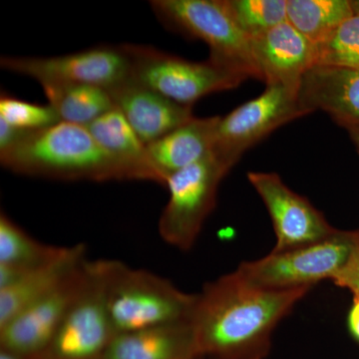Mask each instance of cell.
<instances>
[{
	"instance_id": "1",
	"label": "cell",
	"mask_w": 359,
	"mask_h": 359,
	"mask_svg": "<svg viewBox=\"0 0 359 359\" xmlns=\"http://www.w3.org/2000/svg\"><path fill=\"white\" fill-rule=\"evenodd\" d=\"M311 289H259L235 271L205 283L191 320L201 358H266L273 330Z\"/></svg>"
},
{
	"instance_id": "2",
	"label": "cell",
	"mask_w": 359,
	"mask_h": 359,
	"mask_svg": "<svg viewBox=\"0 0 359 359\" xmlns=\"http://www.w3.org/2000/svg\"><path fill=\"white\" fill-rule=\"evenodd\" d=\"M2 167L13 173L65 181H137L133 172L109 154L87 127L68 122L26 131L0 151Z\"/></svg>"
},
{
	"instance_id": "3",
	"label": "cell",
	"mask_w": 359,
	"mask_h": 359,
	"mask_svg": "<svg viewBox=\"0 0 359 359\" xmlns=\"http://www.w3.org/2000/svg\"><path fill=\"white\" fill-rule=\"evenodd\" d=\"M106 294L116 335L191 323L198 301L167 278L115 259H106Z\"/></svg>"
},
{
	"instance_id": "4",
	"label": "cell",
	"mask_w": 359,
	"mask_h": 359,
	"mask_svg": "<svg viewBox=\"0 0 359 359\" xmlns=\"http://www.w3.org/2000/svg\"><path fill=\"white\" fill-rule=\"evenodd\" d=\"M153 11L166 27L204 41L217 65L262 80L250 39L233 20L224 0H153Z\"/></svg>"
},
{
	"instance_id": "5",
	"label": "cell",
	"mask_w": 359,
	"mask_h": 359,
	"mask_svg": "<svg viewBox=\"0 0 359 359\" xmlns=\"http://www.w3.org/2000/svg\"><path fill=\"white\" fill-rule=\"evenodd\" d=\"M359 243V231H335L313 244L285 252H271L257 261L245 262L236 269L244 282L259 289L285 290L311 287L334 280L344 268Z\"/></svg>"
},
{
	"instance_id": "6",
	"label": "cell",
	"mask_w": 359,
	"mask_h": 359,
	"mask_svg": "<svg viewBox=\"0 0 359 359\" xmlns=\"http://www.w3.org/2000/svg\"><path fill=\"white\" fill-rule=\"evenodd\" d=\"M135 81L181 105L193 107L203 97L237 88L247 77L209 60H187L148 45L123 44Z\"/></svg>"
},
{
	"instance_id": "7",
	"label": "cell",
	"mask_w": 359,
	"mask_h": 359,
	"mask_svg": "<svg viewBox=\"0 0 359 359\" xmlns=\"http://www.w3.org/2000/svg\"><path fill=\"white\" fill-rule=\"evenodd\" d=\"M115 337L106 294V259L87 261L81 289L37 359H103Z\"/></svg>"
},
{
	"instance_id": "8",
	"label": "cell",
	"mask_w": 359,
	"mask_h": 359,
	"mask_svg": "<svg viewBox=\"0 0 359 359\" xmlns=\"http://www.w3.org/2000/svg\"><path fill=\"white\" fill-rule=\"evenodd\" d=\"M212 153L168 178L169 201L159 219V233L167 244L189 250L216 205L219 184L230 173Z\"/></svg>"
},
{
	"instance_id": "9",
	"label": "cell",
	"mask_w": 359,
	"mask_h": 359,
	"mask_svg": "<svg viewBox=\"0 0 359 359\" xmlns=\"http://www.w3.org/2000/svg\"><path fill=\"white\" fill-rule=\"evenodd\" d=\"M309 114L297 92L268 85L261 95L219 118L211 153L231 170L249 149L271 132Z\"/></svg>"
},
{
	"instance_id": "10",
	"label": "cell",
	"mask_w": 359,
	"mask_h": 359,
	"mask_svg": "<svg viewBox=\"0 0 359 359\" xmlns=\"http://www.w3.org/2000/svg\"><path fill=\"white\" fill-rule=\"evenodd\" d=\"M4 69L33 78L40 85L82 84L109 90L131 77L123 44L102 45L53 57H13L0 60Z\"/></svg>"
},
{
	"instance_id": "11",
	"label": "cell",
	"mask_w": 359,
	"mask_h": 359,
	"mask_svg": "<svg viewBox=\"0 0 359 359\" xmlns=\"http://www.w3.org/2000/svg\"><path fill=\"white\" fill-rule=\"evenodd\" d=\"M248 180L268 210L276 243L271 252H280L313 244L334 233L323 212L308 199L290 190L276 173L249 172Z\"/></svg>"
},
{
	"instance_id": "12",
	"label": "cell",
	"mask_w": 359,
	"mask_h": 359,
	"mask_svg": "<svg viewBox=\"0 0 359 359\" xmlns=\"http://www.w3.org/2000/svg\"><path fill=\"white\" fill-rule=\"evenodd\" d=\"M87 261L57 287L0 327V348L33 358L46 351L81 289Z\"/></svg>"
},
{
	"instance_id": "13",
	"label": "cell",
	"mask_w": 359,
	"mask_h": 359,
	"mask_svg": "<svg viewBox=\"0 0 359 359\" xmlns=\"http://www.w3.org/2000/svg\"><path fill=\"white\" fill-rule=\"evenodd\" d=\"M250 49L268 85H280L299 93L304 75L318 65L316 45L287 21L250 39Z\"/></svg>"
},
{
	"instance_id": "14",
	"label": "cell",
	"mask_w": 359,
	"mask_h": 359,
	"mask_svg": "<svg viewBox=\"0 0 359 359\" xmlns=\"http://www.w3.org/2000/svg\"><path fill=\"white\" fill-rule=\"evenodd\" d=\"M115 108L149 145L192 120V107L174 102L130 77L108 90Z\"/></svg>"
},
{
	"instance_id": "15",
	"label": "cell",
	"mask_w": 359,
	"mask_h": 359,
	"mask_svg": "<svg viewBox=\"0 0 359 359\" xmlns=\"http://www.w3.org/2000/svg\"><path fill=\"white\" fill-rule=\"evenodd\" d=\"M299 98L309 112L323 111L341 127L359 124V69L314 66L302 79Z\"/></svg>"
},
{
	"instance_id": "16",
	"label": "cell",
	"mask_w": 359,
	"mask_h": 359,
	"mask_svg": "<svg viewBox=\"0 0 359 359\" xmlns=\"http://www.w3.org/2000/svg\"><path fill=\"white\" fill-rule=\"evenodd\" d=\"M191 323L117 334L103 359H199Z\"/></svg>"
},
{
	"instance_id": "17",
	"label": "cell",
	"mask_w": 359,
	"mask_h": 359,
	"mask_svg": "<svg viewBox=\"0 0 359 359\" xmlns=\"http://www.w3.org/2000/svg\"><path fill=\"white\" fill-rule=\"evenodd\" d=\"M86 259L85 245L65 247L57 259L29 271L11 287L0 290V327L57 287Z\"/></svg>"
},
{
	"instance_id": "18",
	"label": "cell",
	"mask_w": 359,
	"mask_h": 359,
	"mask_svg": "<svg viewBox=\"0 0 359 359\" xmlns=\"http://www.w3.org/2000/svg\"><path fill=\"white\" fill-rule=\"evenodd\" d=\"M87 129L109 154L133 172L137 181L166 186L167 180L153 162L147 145L117 108L97 118Z\"/></svg>"
},
{
	"instance_id": "19",
	"label": "cell",
	"mask_w": 359,
	"mask_h": 359,
	"mask_svg": "<svg viewBox=\"0 0 359 359\" xmlns=\"http://www.w3.org/2000/svg\"><path fill=\"white\" fill-rule=\"evenodd\" d=\"M219 118L194 117L147 145L153 162L167 181L172 174L199 162L212 152Z\"/></svg>"
},
{
	"instance_id": "20",
	"label": "cell",
	"mask_w": 359,
	"mask_h": 359,
	"mask_svg": "<svg viewBox=\"0 0 359 359\" xmlns=\"http://www.w3.org/2000/svg\"><path fill=\"white\" fill-rule=\"evenodd\" d=\"M49 105L61 121L87 127L97 118L114 109L109 91L82 84H41Z\"/></svg>"
},
{
	"instance_id": "21",
	"label": "cell",
	"mask_w": 359,
	"mask_h": 359,
	"mask_svg": "<svg viewBox=\"0 0 359 359\" xmlns=\"http://www.w3.org/2000/svg\"><path fill=\"white\" fill-rule=\"evenodd\" d=\"M65 248L39 242L6 212L0 215V266L23 276L57 259Z\"/></svg>"
},
{
	"instance_id": "22",
	"label": "cell",
	"mask_w": 359,
	"mask_h": 359,
	"mask_svg": "<svg viewBox=\"0 0 359 359\" xmlns=\"http://www.w3.org/2000/svg\"><path fill=\"white\" fill-rule=\"evenodd\" d=\"M349 0H287V20L318 45L354 15Z\"/></svg>"
},
{
	"instance_id": "23",
	"label": "cell",
	"mask_w": 359,
	"mask_h": 359,
	"mask_svg": "<svg viewBox=\"0 0 359 359\" xmlns=\"http://www.w3.org/2000/svg\"><path fill=\"white\" fill-rule=\"evenodd\" d=\"M233 20L249 39L287 20V0H224Z\"/></svg>"
},
{
	"instance_id": "24",
	"label": "cell",
	"mask_w": 359,
	"mask_h": 359,
	"mask_svg": "<svg viewBox=\"0 0 359 359\" xmlns=\"http://www.w3.org/2000/svg\"><path fill=\"white\" fill-rule=\"evenodd\" d=\"M318 65L359 69V14L337 27L316 45Z\"/></svg>"
},
{
	"instance_id": "25",
	"label": "cell",
	"mask_w": 359,
	"mask_h": 359,
	"mask_svg": "<svg viewBox=\"0 0 359 359\" xmlns=\"http://www.w3.org/2000/svg\"><path fill=\"white\" fill-rule=\"evenodd\" d=\"M0 119L15 128L36 131L61 122L51 105H40L2 92L0 96Z\"/></svg>"
},
{
	"instance_id": "26",
	"label": "cell",
	"mask_w": 359,
	"mask_h": 359,
	"mask_svg": "<svg viewBox=\"0 0 359 359\" xmlns=\"http://www.w3.org/2000/svg\"><path fill=\"white\" fill-rule=\"evenodd\" d=\"M332 280L339 287L351 290L354 297H359V243L344 268Z\"/></svg>"
},
{
	"instance_id": "27",
	"label": "cell",
	"mask_w": 359,
	"mask_h": 359,
	"mask_svg": "<svg viewBox=\"0 0 359 359\" xmlns=\"http://www.w3.org/2000/svg\"><path fill=\"white\" fill-rule=\"evenodd\" d=\"M25 132V130L15 128L0 119V151L11 147Z\"/></svg>"
},
{
	"instance_id": "28",
	"label": "cell",
	"mask_w": 359,
	"mask_h": 359,
	"mask_svg": "<svg viewBox=\"0 0 359 359\" xmlns=\"http://www.w3.org/2000/svg\"><path fill=\"white\" fill-rule=\"evenodd\" d=\"M348 325L351 334L359 340V297H354L353 306L349 313Z\"/></svg>"
},
{
	"instance_id": "29",
	"label": "cell",
	"mask_w": 359,
	"mask_h": 359,
	"mask_svg": "<svg viewBox=\"0 0 359 359\" xmlns=\"http://www.w3.org/2000/svg\"><path fill=\"white\" fill-rule=\"evenodd\" d=\"M344 128L348 132L349 136H351V140H353L359 153V124L344 125Z\"/></svg>"
},
{
	"instance_id": "30",
	"label": "cell",
	"mask_w": 359,
	"mask_h": 359,
	"mask_svg": "<svg viewBox=\"0 0 359 359\" xmlns=\"http://www.w3.org/2000/svg\"><path fill=\"white\" fill-rule=\"evenodd\" d=\"M0 359H37L22 355V354L13 353L7 349L0 348Z\"/></svg>"
},
{
	"instance_id": "31",
	"label": "cell",
	"mask_w": 359,
	"mask_h": 359,
	"mask_svg": "<svg viewBox=\"0 0 359 359\" xmlns=\"http://www.w3.org/2000/svg\"><path fill=\"white\" fill-rule=\"evenodd\" d=\"M351 4H353L354 13L359 14V0H353Z\"/></svg>"
},
{
	"instance_id": "32",
	"label": "cell",
	"mask_w": 359,
	"mask_h": 359,
	"mask_svg": "<svg viewBox=\"0 0 359 359\" xmlns=\"http://www.w3.org/2000/svg\"><path fill=\"white\" fill-rule=\"evenodd\" d=\"M199 359H207V358H199Z\"/></svg>"
}]
</instances>
